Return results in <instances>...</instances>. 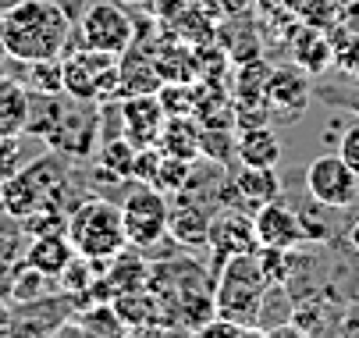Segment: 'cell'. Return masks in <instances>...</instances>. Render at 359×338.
<instances>
[{
	"label": "cell",
	"instance_id": "cell-1",
	"mask_svg": "<svg viewBox=\"0 0 359 338\" xmlns=\"http://www.w3.org/2000/svg\"><path fill=\"white\" fill-rule=\"evenodd\" d=\"M72 39V22L54 0H15L0 15V43L11 61L61 58Z\"/></svg>",
	"mask_w": 359,
	"mask_h": 338
},
{
	"label": "cell",
	"instance_id": "cell-2",
	"mask_svg": "<svg viewBox=\"0 0 359 338\" xmlns=\"http://www.w3.org/2000/svg\"><path fill=\"white\" fill-rule=\"evenodd\" d=\"M271 281L260 271V260L252 253H238L231 260H224L214 271V303L221 317H231L245 327L260 331V313H264V299L271 292Z\"/></svg>",
	"mask_w": 359,
	"mask_h": 338
},
{
	"label": "cell",
	"instance_id": "cell-3",
	"mask_svg": "<svg viewBox=\"0 0 359 338\" xmlns=\"http://www.w3.org/2000/svg\"><path fill=\"white\" fill-rule=\"evenodd\" d=\"M68 238L75 253L93 257V260H111L118 257L128 238H125V224H121V203H111L104 196H89L79 200L75 210L68 214Z\"/></svg>",
	"mask_w": 359,
	"mask_h": 338
},
{
	"label": "cell",
	"instance_id": "cell-4",
	"mask_svg": "<svg viewBox=\"0 0 359 338\" xmlns=\"http://www.w3.org/2000/svg\"><path fill=\"white\" fill-rule=\"evenodd\" d=\"M65 65V96L93 104L121 100V75H118V54H104L93 46H68L61 54Z\"/></svg>",
	"mask_w": 359,
	"mask_h": 338
},
{
	"label": "cell",
	"instance_id": "cell-5",
	"mask_svg": "<svg viewBox=\"0 0 359 338\" xmlns=\"http://www.w3.org/2000/svg\"><path fill=\"white\" fill-rule=\"evenodd\" d=\"M61 185H68L65 161L61 157H39V161L25 164L18 175L0 182V210L15 221H22L39 203H46L54 192H61Z\"/></svg>",
	"mask_w": 359,
	"mask_h": 338
},
{
	"label": "cell",
	"instance_id": "cell-6",
	"mask_svg": "<svg viewBox=\"0 0 359 338\" xmlns=\"http://www.w3.org/2000/svg\"><path fill=\"white\" fill-rule=\"evenodd\" d=\"M168 210L171 203L161 189L135 182V189H128V196L121 200V224H125L128 246L142 253L161 246V238H168Z\"/></svg>",
	"mask_w": 359,
	"mask_h": 338
},
{
	"label": "cell",
	"instance_id": "cell-7",
	"mask_svg": "<svg viewBox=\"0 0 359 338\" xmlns=\"http://www.w3.org/2000/svg\"><path fill=\"white\" fill-rule=\"evenodd\" d=\"M135 39V25L125 15V4L118 0H96L89 4V11L82 15L79 25H72V39L68 46H93V50H104V54H125ZM65 46V50H68Z\"/></svg>",
	"mask_w": 359,
	"mask_h": 338
},
{
	"label": "cell",
	"instance_id": "cell-8",
	"mask_svg": "<svg viewBox=\"0 0 359 338\" xmlns=\"http://www.w3.org/2000/svg\"><path fill=\"white\" fill-rule=\"evenodd\" d=\"M100 139H104V104L75 100L72 96V104H65L54 132H50L43 142L50 150L65 154V157H89Z\"/></svg>",
	"mask_w": 359,
	"mask_h": 338
},
{
	"label": "cell",
	"instance_id": "cell-9",
	"mask_svg": "<svg viewBox=\"0 0 359 338\" xmlns=\"http://www.w3.org/2000/svg\"><path fill=\"white\" fill-rule=\"evenodd\" d=\"M306 192H310V200L331 210H348L359 200V175L334 150V154L310 161V168H306Z\"/></svg>",
	"mask_w": 359,
	"mask_h": 338
},
{
	"label": "cell",
	"instance_id": "cell-10",
	"mask_svg": "<svg viewBox=\"0 0 359 338\" xmlns=\"http://www.w3.org/2000/svg\"><path fill=\"white\" fill-rule=\"evenodd\" d=\"M164 121H168V111L161 107L157 93H135L118 100V132L132 147H153L161 139Z\"/></svg>",
	"mask_w": 359,
	"mask_h": 338
},
{
	"label": "cell",
	"instance_id": "cell-11",
	"mask_svg": "<svg viewBox=\"0 0 359 338\" xmlns=\"http://www.w3.org/2000/svg\"><path fill=\"white\" fill-rule=\"evenodd\" d=\"M207 246L214 253V271L238 257V253H252L256 246V228H252V217L242 210V207H224V210H214L210 217V238H207Z\"/></svg>",
	"mask_w": 359,
	"mask_h": 338
},
{
	"label": "cell",
	"instance_id": "cell-12",
	"mask_svg": "<svg viewBox=\"0 0 359 338\" xmlns=\"http://www.w3.org/2000/svg\"><path fill=\"white\" fill-rule=\"evenodd\" d=\"M310 107V82L299 65H278L271 68V82H267V111L271 121H295Z\"/></svg>",
	"mask_w": 359,
	"mask_h": 338
},
{
	"label": "cell",
	"instance_id": "cell-13",
	"mask_svg": "<svg viewBox=\"0 0 359 338\" xmlns=\"http://www.w3.org/2000/svg\"><path fill=\"white\" fill-rule=\"evenodd\" d=\"M252 228H256V243L260 246H281V250H299L306 246V235H302V221L299 210L271 200L260 210L252 214Z\"/></svg>",
	"mask_w": 359,
	"mask_h": 338
},
{
	"label": "cell",
	"instance_id": "cell-14",
	"mask_svg": "<svg viewBox=\"0 0 359 338\" xmlns=\"http://www.w3.org/2000/svg\"><path fill=\"white\" fill-rule=\"evenodd\" d=\"M210 217H214V210L178 196L168 210V238L182 250H203L210 238Z\"/></svg>",
	"mask_w": 359,
	"mask_h": 338
},
{
	"label": "cell",
	"instance_id": "cell-15",
	"mask_svg": "<svg viewBox=\"0 0 359 338\" xmlns=\"http://www.w3.org/2000/svg\"><path fill=\"white\" fill-rule=\"evenodd\" d=\"M118 75H121V96L135 93H157L164 86L161 68H157V50H142V43L132 39V46L118 58Z\"/></svg>",
	"mask_w": 359,
	"mask_h": 338
},
{
	"label": "cell",
	"instance_id": "cell-16",
	"mask_svg": "<svg viewBox=\"0 0 359 338\" xmlns=\"http://www.w3.org/2000/svg\"><path fill=\"white\" fill-rule=\"evenodd\" d=\"M292 54H295V65H299L306 75H320V72L334 61L331 29L299 22V25H295V39H292Z\"/></svg>",
	"mask_w": 359,
	"mask_h": 338
},
{
	"label": "cell",
	"instance_id": "cell-17",
	"mask_svg": "<svg viewBox=\"0 0 359 338\" xmlns=\"http://www.w3.org/2000/svg\"><path fill=\"white\" fill-rule=\"evenodd\" d=\"M231 182H235V196H238V207H252L260 210L264 203L278 200L281 196V182H278V171L274 168H249V164H238L231 171Z\"/></svg>",
	"mask_w": 359,
	"mask_h": 338
},
{
	"label": "cell",
	"instance_id": "cell-18",
	"mask_svg": "<svg viewBox=\"0 0 359 338\" xmlns=\"http://www.w3.org/2000/svg\"><path fill=\"white\" fill-rule=\"evenodd\" d=\"M235 161L249 164V168H278L281 142H278V132L271 128V121L238 132V139H235Z\"/></svg>",
	"mask_w": 359,
	"mask_h": 338
},
{
	"label": "cell",
	"instance_id": "cell-19",
	"mask_svg": "<svg viewBox=\"0 0 359 338\" xmlns=\"http://www.w3.org/2000/svg\"><path fill=\"white\" fill-rule=\"evenodd\" d=\"M199 142H203V125L196 121V114H168L157 147H161L168 157L196 161V157H199Z\"/></svg>",
	"mask_w": 359,
	"mask_h": 338
},
{
	"label": "cell",
	"instance_id": "cell-20",
	"mask_svg": "<svg viewBox=\"0 0 359 338\" xmlns=\"http://www.w3.org/2000/svg\"><path fill=\"white\" fill-rule=\"evenodd\" d=\"M75 257V246H72V238L68 231H46V235H32V243L25 246V260L32 267H39L43 274L50 278H57L68 260Z\"/></svg>",
	"mask_w": 359,
	"mask_h": 338
},
{
	"label": "cell",
	"instance_id": "cell-21",
	"mask_svg": "<svg viewBox=\"0 0 359 338\" xmlns=\"http://www.w3.org/2000/svg\"><path fill=\"white\" fill-rule=\"evenodd\" d=\"M8 292V299H11V306H22V303H36V299H43V296H50V292H57V278H50V274H43L39 267H32L25 257H22V264L11 271V278L0 285Z\"/></svg>",
	"mask_w": 359,
	"mask_h": 338
},
{
	"label": "cell",
	"instance_id": "cell-22",
	"mask_svg": "<svg viewBox=\"0 0 359 338\" xmlns=\"http://www.w3.org/2000/svg\"><path fill=\"white\" fill-rule=\"evenodd\" d=\"M29 107H32V93L22 82L15 75L0 79V135H25Z\"/></svg>",
	"mask_w": 359,
	"mask_h": 338
},
{
	"label": "cell",
	"instance_id": "cell-23",
	"mask_svg": "<svg viewBox=\"0 0 359 338\" xmlns=\"http://www.w3.org/2000/svg\"><path fill=\"white\" fill-rule=\"evenodd\" d=\"M18 65H22L18 82L29 93H39V96L65 93V65H61V58H39V61H18Z\"/></svg>",
	"mask_w": 359,
	"mask_h": 338
},
{
	"label": "cell",
	"instance_id": "cell-24",
	"mask_svg": "<svg viewBox=\"0 0 359 338\" xmlns=\"http://www.w3.org/2000/svg\"><path fill=\"white\" fill-rule=\"evenodd\" d=\"M267 82H271V65L264 58H252L245 61V68L235 72L231 96L235 100H249V104H267Z\"/></svg>",
	"mask_w": 359,
	"mask_h": 338
},
{
	"label": "cell",
	"instance_id": "cell-25",
	"mask_svg": "<svg viewBox=\"0 0 359 338\" xmlns=\"http://www.w3.org/2000/svg\"><path fill=\"white\" fill-rule=\"evenodd\" d=\"M75 327H79V331H89V334H125V331H128L111 299H107V303L79 306V310H75Z\"/></svg>",
	"mask_w": 359,
	"mask_h": 338
},
{
	"label": "cell",
	"instance_id": "cell-26",
	"mask_svg": "<svg viewBox=\"0 0 359 338\" xmlns=\"http://www.w3.org/2000/svg\"><path fill=\"white\" fill-rule=\"evenodd\" d=\"M331 43H334V68L348 79H359V32L338 18L331 25Z\"/></svg>",
	"mask_w": 359,
	"mask_h": 338
},
{
	"label": "cell",
	"instance_id": "cell-27",
	"mask_svg": "<svg viewBox=\"0 0 359 338\" xmlns=\"http://www.w3.org/2000/svg\"><path fill=\"white\" fill-rule=\"evenodd\" d=\"M256 260H260V271L274 288H285L295 274V264H299L295 250H281V246H256Z\"/></svg>",
	"mask_w": 359,
	"mask_h": 338
},
{
	"label": "cell",
	"instance_id": "cell-28",
	"mask_svg": "<svg viewBox=\"0 0 359 338\" xmlns=\"http://www.w3.org/2000/svg\"><path fill=\"white\" fill-rule=\"evenodd\" d=\"M235 128H203V142H199V157L217 161V164H231L235 161Z\"/></svg>",
	"mask_w": 359,
	"mask_h": 338
},
{
	"label": "cell",
	"instance_id": "cell-29",
	"mask_svg": "<svg viewBox=\"0 0 359 338\" xmlns=\"http://www.w3.org/2000/svg\"><path fill=\"white\" fill-rule=\"evenodd\" d=\"M189 171H192V161H182V157H168L164 154V161L157 168V178H153L149 185L161 189L164 196H178V192L185 189V182H189Z\"/></svg>",
	"mask_w": 359,
	"mask_h": 338
},
{
	"label": "cell",
	"instance_id": "cell-30",
	"mask_svg": "<svg viewBox=\"0 0 359 338\" xmlns=\"http://www.w3.org/2000/svg\"><path fill=\"white\" fill-rule=\"evenodd\" d=\"M161 96V107L168 114H192V104H196V82H164L157 89Z\"/></svg>",
	"mask_w": 359,
	"mask_h": 338
},
{
	"label": "cell",
	"instance_id": "cell-31",
	"mask_svg": "<svg viewBox=\"0 0 359 338\" xmlns=\"http://www.w3.org/2000/svg\"><path fill=\"white\" fill-rule=\"evenodd\" d=\"M327 217H331V207H324V203H317V200H310V207H302V210H299L306 243H327V238H331Z\"/></svg>",
	"mask_w": 359,
	"mask_h": 338
},
{
	"label": "cell",
	"instance_id": "cell-32",
	"mask_svg": "<svg viewBox=\"0 0 359 338\" xmlns=\"http://www.w3.org/2000/svg\"><path fill=\"white\" fill-rule=\"evenodd\" d=\"M164 161V150L153 142V147H135V161H132V182H142L149 185L153 178H157V168Z\"/></svg>",
	"mask_w": 359,
	"mask_h": 338
},
{
	"label": "cell",
	"instance_id": "cell-33",
	"mask_svg": "<svg viewBox=\"0 0 359 338\" xmlns=\"http://www.w3.org/2000/svg\"><path fill=\"white\" fill-rule=\"evenodd\" d=\"M25 168V150H22V135H0V182L18 175Z\"/></svg>",
	"mask_w": 359,
	"mask_h": 338
},
{
	"label": "cell",
	"instance_id": "cell-34",
	"mask_svg": "<svg viewBox=\"0 0 359 338\" xmlns=\"http://www.w3.org/2000/svg\"><path fill=\"white\" fill-rule=\"evenodd\" d=\"M22 228L18 231H0V285H4L8 278H11V271L22 264Z\"/></svg>",
	"mask_w": 359,
	"mask_h": 338
},
{
	"label": "cell",
	"instance_id": "cell-35",
	"mask_svg": "<svg viewBox=\"0 0 359 338\" xmlns=\"http://www.w3.org/2000/svg\"><path fill=\"white\" fill-rule=\"evenodd\" d=\"M288 320L299 327V334L306 338V334H317V331H324V313H320V306L317 303H299L292 313H288Z\"/></svg>",
	"mask_w": 359,
	"mask_h": 338
},
{
	"label": "cell",
	"instance_id": "cell-36",
	"mask_svg": "<svg viewBox=\"0 0 359 338\" xmlns=\"http://www.w3.org/2000/svg\"><path fill=\"white\" fill-rule=\"evenodd\" d=\"M338 154H341V161L359 175V121H352V125H345L341 128V139H338Z\"/></svg>",
	"mask_w": 359,
	"mask_h": 338
},
{
	"label": "cell",
	"instance_id": "cell-37",
	"mask_svg": "<svg viewBox=\"0 0 359 338\" xmlns=\"http://www.w3.org/2000/svg\"><path fill=\"white\" fill-rule=\"evenodd\" d=\"M54 4L61 8V15H65L72 25H79V22H82V15L89 11V4H93V0H54Z\"/></svg>",
	"mask_w": 359,
	"mask_h": 338
},
{
	"label": "cell",
	"instance_id": "cell-38",
	"mask_svg": "<svg viewBox=\"0 0 359 338\" xmlns=\"http://www.w3.org/2000/svg\"><path fill=\"white\" fill-rule=\"evenodd\" d=\"M11 299H8V292L0 288V331H8V324H11Z\"/></svg>",
	"mask_w": 359,
	"mask_h": 338
},
{
	"label": "cell",
	"instance_id": "cell-39",
	"mask_svg": "<svg viewBox=\"0 0 359 338\" xmlns=\"http://www.w3.org/2000/svg\"><path fill=\"white\" fill-rule=\"evenodd\" d=\"M345 238H348V250H352V253L359 257V221H352V224H348Z\"/></svg>",
	"mask_w": 359,
	"mask_h": 338
},
{
	"label": "cell",
	"instance_id": "cell-40",
	"mask_svg": "<svg viewBox=\"0 0 359 338\" xmlns=\"http://www.w3.org/2000/svg\"><path fill=\"white\" fill-rule=\"evenodd\" d=\"M4 75H11V68H8V54H0V79Z\"/></svg>",
	"mask_w": 359,
	"mask_h": 338
},
{
	"label": "cell",
	"instance_id": "cell-41",
	"mask_svg": "<svg viewBox=\"0 0 359 338\" xmlns=\"http://www.w3.org/2000/svg\"><path fill=\"white\" fill-rule=\"evenodd\" d=\"M118 4H128V8H135V4H146V0H118Z\"/></svg>",
	"mask_w": 359,
	"mask_h": 338
},
{
	"label": "cell",
	"instance_id": "cell-42",
	"mask_svg": "<svg viewBox=\"0 0 359 338\" xmlns=\"http://www.w3.org/2000/svg\"><path fill=\"white\" fill-rule=\"evenodd\" d=\"M352 111H355V114H359V93H355V100H352Z\"/></svg>",
	"mask_w": 359,
	"mask_h": 338
},
{
	"label": "cell",
	"instance_id": "cell-43",
	"mask_svg": "<svg viewBox=\"0 0 359 338\" xmlns=\"http://www.w3.org/2000/svg\"><path fill=\"white\" fill-rule=\"evenodd\" d=\"M0 54H4V43H0Z\"/></svg>",
	"mask_w": 359,
	"mask_h": 338
}]
</instances>
